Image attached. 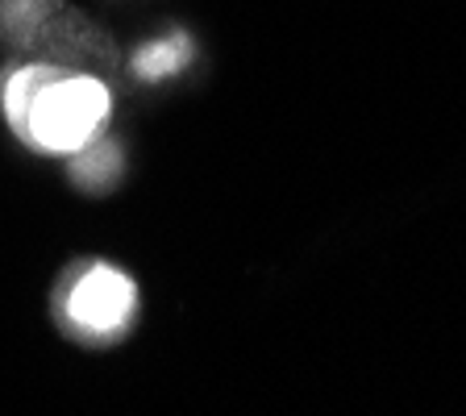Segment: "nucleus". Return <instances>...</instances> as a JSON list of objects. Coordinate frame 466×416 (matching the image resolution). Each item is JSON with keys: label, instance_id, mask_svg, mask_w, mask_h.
<instances>
[{"label": "nucleus", "instance_id": "obj_4", "mask_svg": "<svg viewBox=\"0 0 466 416\" xmlns=\"http://www.w3.org/2000/svg\"><path fill=\"white\" fill-rule=\"evenodd\" d=\"M192 58V38L187 34H167L134 55V76L142 79H167Z\"/></svg>", "mask_w": 466, "mask_h": 416}, {"label": "nucleus", "instance_id": "obj_2", "mask_svg": "<svg viewBox=\"0 0 466 416\" xmlns=\"http://www.w3.org/2000/svg\"><path fill=\"white\" fill-rule=\"evenodd\" d=\"M137 288L126 271L116 267H84L63 291V320L67 330L87 333V338H113L134 320Z\"/></svg>", "mask_w": 466, "mask_h": 416}, {"label": "nucleus", "instance_id": "obj_1", "mask_svg": "<svg viewBox=\"0 0 466 416\" xmlns=\"http://www.w3.org/2000/svg\"><path fill=\"white\" fill-rule=\"evenodd\" d=\"M0 108L34 150L76 155L108 121L113 96L92 76H71L55 63H25L0 84Z\"/></svg>", "mask_w": 466, "mask_h": 416}, {"label": "nucleus", "instance_id": "obj_3", "mask_svg": "<svg viewBox=\"0 0 466 416\" xmlns=\"http://www.w3.org/2000/svg\"><path fill=\"white\" fill-rule=\"evenodd\" d=\"M116 175H121V150L113 142H100L92 146L87 142L84 150H76L71 158V179H76L84 192H108L116 184Z\"/></svg>", "mask_w": 466, "mask_h": 416}]
</instances>
